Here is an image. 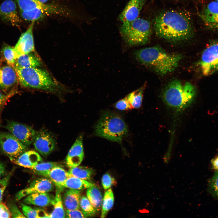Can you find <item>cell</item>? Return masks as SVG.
Returning <instances> with one entry per match:
<instances>
[{"mask_svg":"<svg viewBox=\"0 0 218 218\" xmlns=\"http://www.w3.org/2000/svg\"><path fill=\"white\" fill-rule=\"evenodd\" d=\"M80 206L86 217L94 215L97 211L88 197L84 195L81 197Z\"/></svg>","mask_w":218,"mask_h":218,"instance_id":"1f68e13d","label":"cell"},{"mask_svg":"<svg viewBox=\"0 0 218 218\" xmlns=\"http://www.w3.org/2000/svg\"><path fill=\"white\" fill-rule=\"evenodd\" d=\"M35 22V21H31L26 31L21 35L14 48L17 57L32 52L34 50L33 28Z\"/></svg>","mask_w":218,"mask_h":218,"instance_id":"7c38bea8","label":"cell"},{"mask_svg":"<svg viewBox=\"0 0 218 218\" xmlns=\"http://www.w3.org/2000/svg\"><path fill=\"white\" fill-rule=\"evenodd\" d=\"M114 106L117 109L121 111L127 110L132 109L127 97L117 102Z\"/></svg>","mask_w":218,"mask_h":218,"instance_id":"8d00e7d4","label":"cell"},{"mask_svg":"<svg viewBox=\"0 0 218 218\" xmlns=\"http://www.w3.org/2000/svg\"><path fill=\"white\" fill-rule=\"evenodd\" d=\"M11 174L9 173L0 180V203L2 202L4 193L9 182Z\"/></svg>","mask_w":218,"mask_h":218,"instance_id":"74e56055","label":"cell"},{"mask_svg":"<svg viewBox=\"0 0 218 218\" xmlns=\"http://www.w3.org/2000/svg\"><path fill=\"white\" fill-rule=\"evenodd\" d=\"M199 64L205 76L211 75L218 71V40L211 42L204 49Z\"/></svg>","mask_w":218,"mask_h":218,"instance_id":"52a82bcc","label":"cell"},{"mask_svg":"<svg viewBox=\"0 0 218 218\" xmlns=\"http://www.w3.org/2000/svg\"><path fill=\"white\" fill-rule=\"evenodd\" d=\"M196 93V87L190 82L183 83L179 80L175 79L166 87L162 98L168 106L180 110L186 108L191 104Z\"/></svg>","mask_w":218,"mask_h":218,"instance_id":"277c9868","label":"cell"},{"mask_svg":"<svg viewBox=\"0 0 218 218\" xmlns=\"http://www.w3.org/2000/svg\"><path fill=\"white\" fill-rule=\"evenodd\" d=\"M11 214L8 207L4 203H0V218H9Z\"/></svg>","mask_w":218,"mask_h":218,"instance_id":"ab89813d","label":"cell"},{"mask_svg":"<svg viewBox=\"0 0 218 218\" xmlns=\"http://www.w3.org/2000/svg\"><path fill=\"white\" fill-rule=\"evenodd\" d=\"M135 55L141 63L161 75L173 71L182 58L181 54L168 52L159 46L140 49Z\"/></svg>","mask_w":218,"mask_h":218,"instance_id":"7a4b0ae2","label":"cell"},{"mask_svg":"<svg viewBox=\"0 0 218 218\" xmlns=\"http://www.w3.org/2000/svg\"><path fill=\"white\" fill-rule=\"evenodd\" d=\"M54 196L48 193H40L30 194L23 200V203L41 207L52 205Z\"/></svg>","mask_w":218,"mask_h":218,"instance_id":"ffe728a7","label":"cell"},{"mask_svg":"<svg viewBox=\"0 0 218 218\" xmlns=\"http://www.w3.org/2000/svg\"><path fill=\"white\" fill-rule=\"evenodd\" d=\"M33 143L35 149L45 157L50 154L56 146V141L53 136L44 130L36 132Z\"/></svg>","mask_w":218,"mask_h":218,"instance_id":"30bf717a","label":"cell"},{"mask_svg":"<svg viewBox=\"0 0 218 218\" xmlns=\"http://www.w3.org/2000/svg\"><path fill=\"white\" fill-rule=\"evenodd\" d=\"M53 183L47 178H39L33 180L29 187L18 191L15 195L16 200L18 201L32 194L49 193L53 190Z\"/></svg>","mask_w":218,"mask_h":218,"instance_id":"8fae6325","label":"cell"},{"mask_svg":"<svg viewBox=\"0 0 218 218\" xmlns=\"http://www.w3.org/2000/svg\"><path fill=\"white\" fill-rule=\"evenodd\" d=\"M16 92L15 90H12L7 94L0 90V107L4 103H6L8 100Z\"/></svg>","mask_w":218,"mask_h":218,"instance_id":"60d3db41","label":"cell"},{"mask_svg":"<svg viewBox=\"0 0 218 218\" xmlns=\"http://www.w3.org/2000/svg\"><path fill=\"white\" fill-rule=\"evenodd\" d=\"M200 15L208 26L218 24V2L213 1L208 3L202 10Z\"/></svg>","mask_w":218,"mask_h":218,"instance_id":"44dd1931","label":"cell"},{"mask_svg":"<svg viewBox=\"0 0 218 218\" xmlns=\"http://www.w3.org/2000/svg\"><path fill=\"white\" fill-rule=\"evenodd\" d=\"M8 207L10 211L11 216L14 218H25L14 203L10 201L8 203Z\"/></svg>","mask_w":218,"mask_h":218,"instance_id":"d590c367","label":"cell"},{"mask_svg":"<svg viewBox=\"0 0 218 218\" xmlns=\"http://www.w3.org/2000/svg\"><path fill=\"white\" fill-rule=\"evenodd\" d=\"M57 189L52 204L53 209L49 214V218H65V210L61 194V191L57 188Z\"/></svg>","mask_w":218,"mask_h":218,"instance_id":"cb8c5ba5","label":"cell"},{"mask_svg":"<svg viewBox=\"0 0 218 218\" xmlns=\"http://www.w3.org/2000/svg\"><path fill=\"white\" fill-rule=\"evenodd\" d=\"M147 0H130L119 15L121 22L133 21L137 18Z\"/></svg>","mask_w":218,"mask_h":218,"instance_id":"9a60e30c","label":"cell"},{"mask_svg":"<svg viewBox=\"0 0 218 218\" xmlns=\"http://www.w3.org/2000/svg\"><path fill=\"white\" fill-rule=\"evenodd\" d=\"M2 52L5 61L7 64L14 68L17 58L14 48L8 45L3 47Z\"/></svg>","mask_w":218,"mask_h":218,"instance_id":"4dcf8cb0","label":"cell"},{"mask_svg":"<svg viewBox=\"0 0 218 218\" xmlns=\"http://www.w3.org/2000/svg\"><path fill=\"white\" fill-rule=\"evenodd\" d=\"M119 30L123 39L130 46L146 44L151 34L150 22L140 18H138L130 21L122 22Z\"/></svg>","mask_w":218,"mask_h":218,"instance_id":"8992f818","label":"cell"},{"mask_svg":"<svg viewBox=\"0 0 218 218\" xmlns=\"http://www.w3.org/2000/svg\"><path fill=\"white\" fill-rule=\"evenodd\" d=\"M18 82L14 67L8 64L0 66V89H8L17 84Z\"/></svg>","mask_w":218,"mask_h":218,"instance_id":"2e32d148","label":"cell"},{"mask_svg":"<svg viewBox=\"0 0 218 218\" xmlns=\"http://www.w3.org/2000/svg\"><path fill=\"white\" fill-rule=\"evenodd\" d=\"M22 213L26 217L39 218L37 208L34 209L23 203L20 204Z\"/></svg>","mask_w":218,"mask_h":218,"instance_id":"836d02e7","label":"cell"},{"mask_svg":"<svg viewBox=\"0 0 218 218\" xmlns=\"http://www.w3.org/2000/svg\"><path fill=\"white\" fill-rule=\"evenodd\" d=\"M94 129L97 136L119 143H121L128 133L123 119L118 114L111 111L102 113Z\"/></svg>","mask_w":218,"mask_h":218,"instance_id":"5b68a950","label":"cell"},{"mask_svg":"<svg viewBox=\"0 0 218 218\" xmlns=\"http://www.w3.org/2000/svg\"><path fill=\"white\" fill-rule=\"evenodd\" d=\"M154 22L156 35L169 41H184L193 35L191 19L182 12L175 11L162 12L156 16Z\"/></svg>","mask_w":218,"mask_h":218,"instance_id":"6da1fadb","label":"cell"},{"mask_svg":"<svg viewBox=\"0 0 218 218\" xmlns=\"http://www.w3.org/2000/svg\"><path fill=\"white\" fill-rule=\"evenodd\" d=\"M145 87L144 86H142L126 97L132 109L138 108L141 106Z\"/></svg>","mask_w":218,"mask_h":218,"instance_id":"f1b7e54d","label":"cell"},{"mask_svg":"<svg viewBox=\"0 0 218 218\" xmlns=\"http://www.w3.org/2000/svg\"><path fill=\"white\" fill-rule=\"evenodd\" d=\"M5 128L27 147L33 143L36 133L31 127L13 121H8Z\"/></svg>","mask_w":218,"mask_h":218,"instance_id":"9c48e42d","label":"cell"},{"mask_svg":"<svg viewBox=\"0 0 218 218\" xmlns=\"http://www.w3.org/2000/svg\"><path fill=\"white\" fill-rule=\"evenodd\" d=\"M116 183L114 178L108 173H106L102 176V184L104 190L109 189L111 187L115 184Z\"/></svg>","mask_w":218,"mask_h":218,"instance_id":"e575fe53","label":"cell"},{"mask_svg":"<svg viewBox=\"0 0 218 218\" xmlns=\"http://www.w3.org/2000/svg\"><path fill=\"white\" fill-rule=\"evenodd\" d=\"M208 26L210 27L215 29L218 31V24L209 25Z\"/></svg>","mask_w":218,"mask_h":218,"instance_id":"f6af8a7d","label":"cell"},{"mask_svg":"<svg viewBox=\"0 0 218 218\" xmlns=\"http://www.w3.org/2000/svg\"><path fill=\"white\" fill-rule=\"evenodd\" d=\"M11 161L19 166L31 169L36 165L42 162L43 159L37 152L30 150L25 151Z\"/></svg>","mask_w":218,"mask_h":218,"instance_id":"ac0fdd59","label":"cell"},{"mask_svg":"<svg viewBox=\"0 0 218 218\" xmlns=\"http://www.w3.org/2000/svg\"><path fill=\"white\" fill-rule=\"evenodd\" d=\"M212 164L213 168L216 170H218V156L213 160Z\"/></svg>","mask_w":218,"mask_h":218,"instance_id":"7bdbcfd3","label":"cell"},{"mask_svg":"<svg viewBox=\"0 0 218 218\" xmlns=\"http://www.w3.org/2000/svg\"><path fill=\"white\" fill-rule=\"evenodd\" d=\"M81 197L80 190L70 189L67 190L62 198L65 209L69 210L79 209Z\"/></svg>","mask_w":218,"mask_h":218,"instance_id":"7402d4cb","label":"cell"},{"mask_svg":"<svg viewBox=\"0 0 218 218\" xmlns=\"http://www.w3.org/2000/svg\"><path fill=\"white\" fill-rule=\"evenodd\" d=\"M32 52L18 56L16 59L14 67L39 68L40 67L41 61Z\"/></svg>","mask_w":218,"mask_h":218,"instance_id":"603a6c76","label":"cell"},{"mask_svg":"<svg viewBox=\"0 0 218 218\" xmlns=\"http://www.w3.org/2000/svg\"><path fill=\"white\" fill-rule=\"evenodd\" d=\"M5 170V166L0 160V178L4 174Z\"/></svg>","mask_w":218,"mask_h":218,"instance_id":"ee69618b","label":"cell"},{"mask_svg":"<svg viewBox=\"0 0 218 218\" xmlns=\"http://www.w3.org/2000/svg\"><path fill=\"white\" fill-rule=\"evenodd\" d=\"M58 166L59 165L56 162H42L36 165L31 169H32L36 174L41 176L43 173L49 171L54 167Z\"/></svg>","mask_w":218,"mask_h":218,"instance_id":"d6a6232c","label":"cell"},{"mask_svg":"<svg viewBox=\"0 0 218 218\" xmlns=\"http://www.w3.org/2000/svg\"><path fill=\"white\" fill-rule=\"evenodd\" d=\"M14 0H5L0 4V19L13 26L18 27L21 20Z\"/></svg>","mask_w":218,"mask_h":218,"instance_id":"4fadbf2b","label":"cell"},{"mask_svg":"<svg viewBox=\"0 0 218 218\" xmlns=\"http://www.w3.org/2000/svg\"><path fill=\"white\" fill-rule=\"evenodd\" d=\"M41 176L50 179L57 188L62 190L63 184L69 177V174L63 168L59 166H55L49 171L42 174Z\"/></svg>","mask_w":218,"mask_h":218,"instance_id":"d6986e66","label":"cell"},{"mask_svg":"<svg viewBox=\"0 0 218 218\" xmlns=\"http://www.w3.org/2000/svg\"><path fill=\"white\" fill-rule=\"evenodd\" d=\"M6 103L3 104L0 107V115L1 114L2 111L3 109L4 106L5 104Z\"/></svg>","mask_w":218,"mask_h":218,"instance_id":"bcb514c9","label":"cell"},{"mask_svg":"<svg viewBox=\"0 0 218 218\" xmlns=\"http://www.w3.org/2000/svg\"><path fill=\"white\" fill-rule=\"evenodd\" d=\"M65 210L66 217L71 218L86 217L82 212L79 209L73 210H69L66 209Z\"/></svg>","mask_w":218,"mask_h":218,"instance_id":"f35d334b","label":"cell"},{"mask_svg":"<svg viewBox=\"0 0 218 218\" xmlns=\"http://www.w3.org/2000/svg\"><path fill=\"white\" fill-rule=\"evenodd\" d=\"M94 185V184L86 180L73 176H69L64 183L63 187L81 190L88 189Z\"/></svg>","mask_w":218,"mask_h":218,"instance_id":"484cf974","label":"cell"},{"mask_svg":"<svg viewBox=\"0 0 218 218\" xmlns=\"http://www.w3.org/2000/svg\"><path fill=\"white\" fill-rule=\"evenodd\" d=\"M216 1L218 2V0H216Z\"/></svg>","mask_w":218,"mask_h":218,"instance_id":"c3c4849f","label":"cell"},{"mask_svg":"<svg viewBox=\"0 0 218 218\" xmlns=\"http://www.w3.org/2000/svg\"><path fill=\"white\" fill-rule=\"evenodd\" d=\"M20 12L21 15L23 19L26 21H35L47 15L52 14L48 11L38 8L29 11H20Z\"/></svg>","mask_w":218,"mask_h":218,"instance_id":"83f0119b","label":"cell"},{"mask_svg":"<svg viewBox=\"0 0 218 218\" xmlns=\"http://www.w3.org/2000/svg\"><path fill=\"white\" fill-rule=\"evenodd\" d=\"M86 194L87 197L96 211L101 209L103 198L101 191L98 188L94 185L88 188Z\"/></svg>","mask_w":218,"mask_h":218,"instance_id":"d4e9b609","label":"cell"},{"mask_svg":"<svg viewBox=\"0 0 218 218\" xmlns=\"http://www.w3.org/2000/svg\"><path fill=\"white\" fill-rule=\"evenodd\" d=\"M28 147L10 133L0 131V149L11 161L26 151Z\"/></svg>","mask_w":218,"mask_h":218,"instance_id":"ba28073f","label":"cell"},{"mask_svg":"<svg viewBox=\"0 0 218 218\" xmlns=\"http://www.w3.org/2000/svg\"><path fill=\"white\" fill-rule=\"evenodd\" d=\"M83 139V135L81 134L76 140L66 157V164L70 168L79 166L83 160L84 153Z\"/></svg>","mask_w":218,"mask_h":218,"instance_id":"5bb4252c","label":"cell"},{"mask_svg":"<svg viewBox=\"0 0 218 218\" xmlns=\"http://www.w3.org/2000/svg\"><path fill=\"white\" fill-rule=\"evenodd\" d=\"M41 2L43 3L46 4L47 2L48 1H49L50 0H39Z\"/></svg>","mask_w":218,"mask_h":218,"instance_id":"7dc6e473","label":"cell"},{"mask_svg":"<svg viewBox=\"0 0 218 218\" xmlns=\"http://www.w3.org/2000/svg\"><path fill=\"white\" fill-rule=\"evenodd\" d=\"M18 82L24 87L50 92L59 88L58 83L47 71L39 68L14 67Z\"/></svg>","mask_w":218,"mask_h":218,"instance_id":"3957f363","label":"cell"},{"mask_svg":"<svg viewBox=\"0 0 218 218\" xmlns=\"http://www.w3.org/2000/svg\"><path fill=\"white\" fill-rule=\"evenodd\" d=\"M68 172L69 176H73L85 180H90L94 173V170L92 169L79 166L70 168Z\"/></svg>","mask_w":218,"mask_h":218,"instance_id":"4316f807","label":"cell"},{"mask_svg":"<svg viewBox=\"0 0 218 218\" xmlns=\"http://www.w3.org/2000/svg\"><path fill=\"white\" fill-rule=\"evenodd\" d=\"M211 185L214 193L218 197V172L214 173L211 179Z\"/></svg>","mask_w":218,"mask_h":218,"instance_id":"b9f144b4","label":"cell"},{"mask_svg":"<svg viewBox=\"0 0 218 218\" xmlns=\"http://www.w3.org/2000/svg\"><path fill=\"white\" fill-rule=\"evenodd\" d=\"M16 2L20 11H27L36 8L48 11L52 14H60L62 12L57 7L41 2L39 0H14Z\"/></svg>","mask_w":218,"mask_h":218,"instance_id":"e0dca14e","label":"cell"},{"mask_svg":"<svg viewBox=\"0 0 218 218\" xmlns=\"http://www.w3.org/2000/svg\"><path fill=\"white\" fill-rule=\"evenodd\" d=\"M114 200L113 191L111 189H109L105 192L103 198L101 217H105L113 206Z\"/></svg>","mask_w":218,"mask_h":218,"instance_id":"f546056e","label":"cell"}]
</instances>
